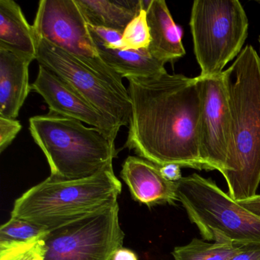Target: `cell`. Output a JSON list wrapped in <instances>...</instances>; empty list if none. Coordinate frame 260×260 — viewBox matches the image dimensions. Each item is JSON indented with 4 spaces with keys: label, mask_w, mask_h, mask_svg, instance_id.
<instances>
[{
    "label": "cell",
    "mask_w": 260,
    "mask_h": 260,
    "mask_svg": "<svg viewBox=\"0 0 260 260\" xmlns=\"http://www.w3.org/2000/svg\"><path fill=\"white\" fill-rule=\"evenodd\" d=\"M33 60L0 48V116L16 119L31 86L28 68Z\"/></svg>",
    "instance_id": "cell-13"
},
{
    "label": "cell",
    "mask_w": 260,
    "mask_h": 260,
    "mask_svg": "<svg viewBox=\"0 0 260 260\" xmlns=\"http://www.w3.org/2000/svg\"><path fill=\"white\" fill-rule=\"evenodd\" d=\"M190 28L201 77H214L242 51L247 16L238 0H196Z\"/></svg>",
    "instance_id": "cell-6"
},
{
    "label": "cell",
    "mask_w": 260,
    "mask_h": 260,
    "mask_svg": "<svg viewBox=\"0 0 260 260\" xmlns=\"http://www.w3.org/2000/svg\"><path fill=\"white\" fill-rule=\"evenodd\" d=\"M231 110V143L223 176L234 201L255 196L260 183V57L247 45L223 72Z\"/></svg>",
    "instance_id": "cell-2"
},
{
    "label": "cell",
    "mask_w": 260,
    "mask_h": 260,
    "mask_svg": "<svg viewBox=\"0 0 260 260\" xmlns=\"http://www.w3.org/2000/svg\"><path fill=\"white\" fill-rule=\"evenodd\" d=\"M145 3L150 42L147 51L164 63L173 62L185 54L179 29L164 0Z\"/></svg>",
    "instance_id": "cell-14"
},
{
    "label": "cell",
    "mask_w": 260,
    "mask_h": 260,
    "mask_svg": "<svg viewBox=\"0 0 260 260\" xmlns=\"http://www.w3.org/2000/svg\"><path fill=\"white\" fill-rule=\"evenodd\" d=\"M22 129L19 121L0 116V153H3Z\"/></svg>",
    "instance_id": "cell-23"
},
{
    "label": "cell",
    "mask_w": 260,
    "mask_h": 260,
    "mask_svg": "<svg viewBox=\"0 0 260 260\" xmlns=\"http://www.w3.org/2000/svg\"><path fill=\"white\" fill-rule=\"evenodd\" d=\"M159 170L162 176L170 182H176L182 178L181 167L178 164H167L159 167Z\"/></svg>",
    "instance_id": "cell-25"
},
{
    "label": "cell",
    "mask_w": 260,
    "mask_h": 260,
    "mask_svg": "<svg viewBox=\"0 0 260 260\" xmlns=\"http://www.w3.org/2000/svg\"><path fill=\"white\" fill-rule=\"evenodd\" d=\"M127 80L132 113L124 147L159 167L207 170L199 153L197 78L167 72Z\"/></svg>",
    "instance_id": "cell-1"
},
{
    "label": "cell",
    "mask_w": 260,
    "mask_h": 260,
    "mask_svg": "<svg viewBox=\"0 0 260 260\" xmlns=\"http://www.w3.org/2000/svg\"><path fill=\"white\" fill-rule=\"evenodd\" d=\"M95 44L102 60L121 78H148L167 73L166 63L152 57L147 49H110Z\"/></svg>",
    "instance_id": "cell-17"
},
{
    "label": "cell",
    "mask_w": 260,
    "mask_h": 260,
    "mask_svg": "<svg viewBox=\"0 0 260 260\" xmlns=\"http://www.w3.org/2000/svg\"><path fill=\"white\" fill-rule=\"evenodd\" d=\"M36 60L72 86L108 119L129 126L132 113L131 99L122 96L92 70L75 57L36 36Z\"/></svg>",
    "instance_id": "cell-9"
},
{
    "label": "cell",
    "mask_w": 260,
    "mask_h": 260,
    "mask_svg": "<svg viewBox=\"0 0 260 260\" xmlns=\"http://www.w3.org/2000/svg\"><path fill=\"white\" fill-rule=\"evenodd\" d=\"M237 203L260 218L259 194H255V196H252L249 199H244V200L237 201Z\"/></svg>",
    "instance_id": "cell-26"
},
{
    "label": "cell",
    "mask_w": 260,
    "mask_h": 260,
    "mask_svg": "<svg viewBox=\"0 0 260 260\" xmlns=\"http://www.w3.org/2000/svg\"><path fill=\"white\" fill-rule=\"evenodd\" d=\"M31 90L42 95L50 112L69 117L99 129L115 142L120 127L86 101L72 86L45 67L39 64Z\"/></svg>",
    "instance_id": "cell-11"
},
{
    "label": "cell",
    "mask_w": 260,
    "mask_h": 260,
    "mask_svg": "<svg viewBox=\"0 0 260 260\" xmlns=\"http://www.w3.org/2000/svg\"><path fill=\"white\" fill-rule=\"evenodd\" d=\"M123 42L125 49H147L150 42V31L146 10H141L126 27L123 32Z\"/></svg>",
    "instance_id": "cell-20"
},
{
    "label": "cell",
    "mask_w": 260,
    "mask_h": 260,
    "mask_svg": "<svg viewBox=\"0 0 260 260\" xmlns=\"http://www.w3.org/2000/svg\"><path fill=\"white\" fill-rule=\"evenodd\" d=\"M197 78L201 107L199 153L207 170H226L231 143V110L223 74Z\"/></svg>",
    "instance_id": "cell-10"
},
{
    "label": "cell",
    "mask_w": 260,
    "mask_h": 260,
    "mask_svg": "<svg viewBox=\"0 0 260 260\" xmlns=\"http://www.w3.org/2000/svg\"><path fill=\"white\" fill-rule=\"evenodd\" d=\"M48 231L31 222L11 217L0 228V246L33 241L43 237Z\"/></svg>",
    "instance_id": "cell-19"
},
{
    "label": "cell",
    "mask_w": 260,
    "mask_h": 260,
    "mask_svg": "<svg viewBox=\"0 0 260 260\" xmlns=\"http://www.w3.org/2000/svg\"><path fill=\"white\" fill-rule=\"evenodd\" d=\"M178 200L202 238L237 246H260V218L210 179L197 173L176 182Z\"/></svg>",
    "instance_id": "cell-5"
},
{
    "label": "cell",
    "mask_w": 260,
    "mask_h": 260,
    "mask_svg": "<svg viewBox=\"0 0 260 260\" xmlns=\"http://www.w3.org/2000/svg\"><path fill=\"white\" fill-rule=\"evenodd\" d=\"M241 248L232 243H208L194 238L188 244L176 246L172 255L175 260H230Z\"/></svg>",
    "instance_id": "cell-18"
},
{
    "label": "cell",
    "mask_w": 260,
    "mask_h": 260,
    "mask_svg": "<svg viewBox=\"0 0 260 260\" xmlns=\"http://www.w3.org/2000/svg\"><path fill=\"white\" fill-rule=\"evenodd\" d=\"M118 200L44 237V260H112L123 248Z\"/></svg>",
    "instance_id": "cell-8"
},
{
    "label": "cell",
    "mask_w": 260,
    "mask_h": 260,
    "mask_svg": "<svg viewBox=\"0 0 260 260\" xmlns=\"http://www.w3.org/2000/svg\"><path fill=\"white\" fill-rule=\"evenodd\" d=\"M29 131L56 179H83L112 165L115 142L99 129L50 112L29 119Z\"/></svg>",
    "instance_id": "cell-4"
},
{
    "label": "cell",
    "mask_w": 260,
    "mask_h": 260,
    "mask_svg": "<svg viewBox=\"0 0 260 260\" xmlns=\"http://www.w3.org/2000/svg\"><path fill=\"white\" fill-rule=\"evenodd\" d=\"M112 260H138V258L133 251L125 248H121L117 251Z\"/></svg>",
    "instance_id": "cell-27"
},
{
    "label": "cell",
    "mask_w": 260,
    "mask_h": 260,
    "mask_svg": "<svg viewBox=\"0 0 260 260\" xmlns=\"http://www.w3.org/2000/svg\"><path fill=\"white\" fill-rule=\"evenodd\" d=\"M230 260H260V246H242Z\"/></svg>",
    "instance_id": "cell-24"
},
{
    "label": "cell",
    "mask_w": 260,
    "mask_h": 260,
    "mask_svg": "<svg viewBox=\"0 0 260 260\" xmlns=\"http://www.w3.org/2000/svg\"><path fill=\"white\" fill-rule=\"evenodd\" d=\"M88 25L124 32L127 25L145 10L141 0H75Z\"/></svg>",
    "instance_id": "cell-16"
},
{
    "label": "cell",
    "mask_w": 260,
    "mask_h": 260,
    "mask_svg": "<svg viewBox=\"0 0 260 260\" xmlns=\"http://www.w3.org/2000/svg\"><path fill=\"white\" fill-rule=\"evenodd\" d=\"M258 42H259V50H260V36H259V39H258Z\"/></svg>",
    "instance_id": "cell-28"
},
{
    "label": "cell",
    "mask_w": 260,
    "mask_h": 260,
    "mask_svg": "<svg viewBox=\"0 0 260 260\" xmlns=\"http://www.w3.org/2000/svg\"><path fill=\"white\" fill-rule=\"evenodd\" d=\"M121 190L112 165L83 179L68 180L50 176L16 199L11 217L51 231L118 200Z\"/></svg>",
    "instance_id": "cell-3"
},
{
    "label": "cell",
    "mask_w": 260,
    "mask_h": 260,
    "mask_svg": "<svg viewBox=\"0 0 260 260\" xmlns=\"http://www.w3.org/2000/svg\"><path fill=\"white\" fill-rule=\"evenodd\" d=\"M121 177L132 198L149 208L175 205L179 201L176 182L167 180L161 174L159 166L144 158L128 156L123 164Z\"/></svg>",
    "instance_id": "cell-12"
},
{
    "label": "cell",
    "mask_w": 260,
    "mask_h": 260,
    "mask_svg": "<svg viewBox=\"0 0 260 260\" xmlns=\"http://www.w3.org/2000/svg\"><path fill=\"white\" fill-rule=\"evenodd\" d=\"M0 48L36 60V41L32 25L13 0H0Z\"/></svg>",
    "instance_id": "cell-15"
},
{
    "label": "cell",
    "mask_w": 260,
    "mask_h": 260,
    "mask_svg": "<svg viewBox=\"0 0 260 260\" xmlns=\"http://www.w3.org/2000/svg\"><path fill=\"white\" fill-rule=\"evenodd\" d=\"M32 28L35 36L71 54L120 95L130 99L122 78L100 57L87 22L75 0H42Z\"/></svg>",
    "instance_id": "cell-7"
},
{
    "label": "cell",
    "mask_w": 260,
    "mask_h": 260,
    "mask_svg": "<svg viewBox=\"0 0 260 260\" xmlns=\"http://www.w3.org/2000/svg\"><path fill=\"white\" fill-rule=\"evenodd\" d=\"M44 237L27 243L0 246V260H44Z\"/></svg>",
    "instance_id": "cell-21"
},
{
    "label": "cell",
    "mask_w": 260,
    "mask_h": 260,
    "mask_svg": "<svg viewBox=\"0 0 260 260\" xmlns=\"http://www.w3.org/2000/svg\"><path fill=\"white\" fill-rule=\"evenodd\" d=\"M89 33L94 42L110 49H125L123 42V33L117 30L88 25Z\"/></svg>",
    "instance_id": "cell-22"
}]
</instances>
